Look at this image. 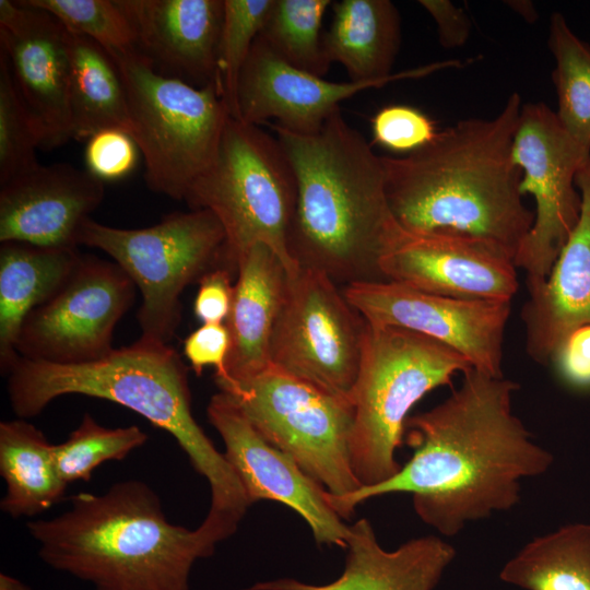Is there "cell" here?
Segmentation results:
<instances>
[{
  "instance_id": "obj_1",
  "label": "cell",
  "mask_w": 590,
  "mask_h": 590,
  "mask_svg": "<svg viewBox=\"0 0 590 590\" xmlns=\"http://www.w3.org/2000/svg\"><path fill=\"white\" fill-rule=\"evenodd\" d=\"M518 389L504 376L471 368L446 400L406 420L414 452L397 474L343 497L328 493L330 506L350 519L369 498L410 493L420 519L448 538L469 522L514 508L520 481L542 475L553 463L552 453L532 440L512 413Z\"/></svg>"
},
{
  "instance_id": "obj_2",
  "label": "cell",
  "mask_w": 590,
  "mask_h": 590,
  "mask_svg": "<svg viewBox=\"0 0 590 590\" xmlns=\"http://www.w3.org/2000/svg\"><path fill=\"white\" fill-rule=\"evenodd\" d=\"M521 107L514 92L492 119L460 120L410 154L381 156L399 225L410 233L472 238L515 260L534 222L512 160Z\"/></svg>"
},
{
  "instance_id": "obj_3",
  "label": "cell",
  "mask_w": 590,
  "mask_h": 590,
  "mask_svg": "<svg viewBox=\"0 0 590 590\" xmlns=\"http://www.w3.org/2000/svg\"><path fill=\"white\" fill-rule=\"evenodd\" d=\"M295 170L288 253L340 287L388 282L380 261L403 228L386 194L381 156L337 109L315 133L271 125Z\"/></svg>"
},
{
  "instance_id": "obj_4",
  "label": "cell",
  "mask_w": 590,
  "mask_h": 590,
  "mask_svg": "<svg viewBox=\"0 0 590 590\" xmlns=\"http://www.w3.org/2000/svg\"><path fill=\"white\" fill-rule=\"evenodd\" d=\"M70 500L61 515L26 527L43 562L95 590H189L194 562L226 540L204 521L193 530L170 523L157 494L139 480Z\"/></svg>"
},
{
  "instance_id": "obj_5",
  "label": "cell",
  "mask_w": 590,
  "mask_h": 590,
  "mask_svg": "<svg viewBox=\"0 0 590 590\" xmlns=\"http://www.w3.org/2000/svg\"><path fill=\"white\" fill-rule=\"evenodd\" d=\"M7 376L10 404L20 418L38 415L61 396L82 394L118 403L169 433L210 484L206 517L237 530L251 505L224 453L196 422L188 369L168 344L139 339L75 365L19 357Z\"/></svg>"
},
{
  "instance_id": "obj_6",
  "label": "cell",
  "mask_w": 590,
  "mask_h": 590,
  "mask_svg": "<svg viewBox=\"0 0 590 590\" xmlns=\"http://www.w3.org/2000/svg\"><path fill=\"white\" fill-rule=\"evenodd\" d=\"M472 367L459 352L429 337L367 322L351 402V460L362 486L380 484L401 469L396 459L411 409L429 391ZM361 486V487H362Z\"/></svg>"
},
{
  "instance_id": "obj_7",
  "label": "cell",
  "mask_w": 590,
  "mask_h": 590,
  "mask_svg": "<svg viewBox=\"0 0 590 590\" xmlns=\"http://www.w3.org/2000/svg\"><path fill=\"white\" fill-rule=\"evenodd\" d=\"M297 198L292 163L276 137L258 125L229 117L215 156L194 180L185 202L190 210H208L226 235L232 263L255 245L264 244L297 271L287 237Z\"/></svg>"
},
{
  "instance_id": "obj_8",
  "label": "cell",
  "mask_w": 590,
  "mask_h": 590,
  "mask_svg": "<svg viewBox=\"0 0 590 590\" xmlns=\"http://www.w3.org/2000/svg\"><path fill=\"white\" fill-rule=\"evenodd\" d=\"M108 54L123 83L148 187L184 201L214 158L232 117L217 84L197 87L163 74L137 47Z\"/></svg>"
},
{
  "instance_id": "obj_9",
  "label": "cell",
  "mask_w": 590,
  "mask_h": 590,
  "mask_svg": "<svg viewBox=\"0 0 590 590\" xmlns=\"http://www.w3.org/2000/svg\"><path fill=\"white\" fill-rule=\"evenodd\" d=\"M78 244L101 249L130 276L141 293L140 339L168 344L181 320L184 290L231 261L226 235L208 210L173 212L144 228H118L87 219Z\"/></svg>"
},
{
  "instance_id": "obj_10",
  "label": "cell",
  "mask_w": 590,
  "mask_h": 590,
  "mask_svg": "<svg viewBox=\"0 0 590 590\" xmlns=\"http://www.w3.org/2000/svg\"><path fill=\"white\" fill-rule=\"evenodd\" d=\"M215 384L268 441L290 455L329 495L343 497L362 486L351 460L350 401L273 366L244 380Z\"/></svg>"
},
{
  "instance_id": "obj_11",
  "label": "cell",
  "mask_w": 590,
  "mask_h": 590,
  "mask_svg": "<svg viewBox=\"0 0 590 590\" xmlns=\"http://www.w3.org/2000/svg\"><path fill=\"white\" fill-rule=\"evenodd\" d=\"M366 331L342 287L320 271L298 268L273 329L271 366L351 402Z\"/></svg>"
},
{
  "instance_id": "obj_12",
  "label": "cell",
  "mask_w": 590,
  "mask_h": 590,
  "mask_svg": "<svg viewBox=\"0 0 590 590\" xmlns=\"http://www.w3.org/2000/svg\"><path fill=\"white\" fill-rule=\"evenodd\" d=\"M590 153L564 130L544 103L522 104L512 142L521 169L520 193L535 199L533 225L514 260L527 274V287L543 283L577 225L581 197L576 176Z\"/></svg>"
},
{
  "instance_id": "obj_13",
  "label": "cell",
  "mask_w": 590,
  "mask_h": 590,
  "mask_svg": "<svg viewBox=\"0 0 590 590\" xmlns=\"http://www.w3.org/2000/svg\"><path fill=\"white\" fill-rule=\"evenodd\" d=\"M135 285L115 262L82 255L61 287L25 318L20 357L58 365L93 362L113 350V332L134 298Z\"/></svg>"
},
{
  "instance_id": "obj_14",
  "label": "cell",
  "mask_w": 590,
  "mask_h": 590,
  "mask_svg": "<svg viewBox=\"0 0 590 590\" xmlns=\"http://www.w3.org/2000/svg\"><path fill=\"white\" fill-rule=\"evenodd\" d=\"M342 291L368 323L429 337L462 354L474 369L504 376L503 343L510 302L452 298L394 282L354 283Z\"/></svg>"
},
{
  "instance_id": "obj_15",
  "label": "cell",
  "mask_w": 590,
  "mask_h": 590,
  "mask_svg": "<svg viewBox=\"0 0 590 590\" xmlns=\"http://www.w3.org/2000/svg\"><path fill=\"white\" fill-rule=\"evenodd\" d=\"M206 415L250 505L279 502L306 521L319 545L346 548L350 526L330 506L328 492L290 455L268 441L234 399L219 391L210 399Z\"/></svg>"
},
{
  "instance_id": "obj_16",
  "label": "cell",
  "mask_w": 590,
  "mask_h": 590,
  "mask_svg": "<svg viewBox=\"0 0 590 590\" xmlns=\"http://www.w3.org/2000/svg\"><path fill=\"white\" fill-rule=\"evenodd\" d=\"M0 50L36 125L40 149L72 139L66 27L46 11L0 0Z\"/></svg>"
},
{
  "instance_id": "obj_17",
  "label": "cell",
  "mask_w": 590,
  "mask_h": 590,
  "mask_svg": "<svg viewBox=\"0 0 590 590\" xmlns=\"http://www.w3.org/2000/svg\"><path fill=\"white\" fill-rule=\"evenodd\" d=\"M514 260L463 236L403 229L380 261L388 282L459 299L511 302L518 291Z\"/></svg>"
},
{
  "instance_id": "obj_18",
  "label": "cell",
  "mask_w": 590,
  "mask_h": 590,
  "mask_svg": "<svg viewBox=\"0 0 590 590\" xmlns=\"http://www.w3.org/2000/svg\"><path fill=\"white\" fill-rule=\"evenodd\" d=\"M104 193V181L86 168L38 163L0 185V241L78 248L80 229Z\"/></svg>"
},
{
  "instance_id": "obj_19",
  "label": "cell",
  "mask_w": 590,
  "mask_h": 590,
  "mask_svg": "<svg viewBox=\"0 0 590 590\" xmlns=\"http://www.w3.org/2000/svg\"><path fill=\"white\" fill-rule=\"evenodd\" d=\"M390 81L333 82L295 68L257 37L241 70L237 88V119L260 125L268 119L291 132H317L340 103Z\"/></svg>"
},
{
  "instance_id": "obj_20",
  "label": "cell",
  "mask_w": 590,
  "mask_h": 590,
  "mask_svg": "<svg viewBox=\"0 0 590 590\" xmlns=\"http://www.w3.org/2000/svg\"><path fill=\"white\" fill-rule=\"evenodd\" d=\"M137 49L163 74L193 86L216 83L224 0H116Z\"/></svg>"
},
{
  "instance_id": "obj_21",
  "label": "cell",
  "mask_w": 590,
  "mask_h": 590,
  "mask_svg": "<svg viewBox=\"0 0 590 590\" xmlns=\"http://www.w3.org/2000/svg\"><path fill=\"white\" fill-rule=\"evenodd\" d=\"M581 197L577 225L546 280L529 291L521 309L528 355L541 365L551 363L563 340L590 323V157L576 176Z\"/></svg>"
},
{
  "instance_id": "obj_22",
  "label": "cell",
  "mask_w": 590,
  "mask_h": 590,
  "mask_svg": "<svg viewBox=\"0 0 590 590\" xmlns=\"http://www.w3.org/2000/svg\"><path fill=\"white\" fill-rule=\"evenodd\" d=\"M346 550L343 573L332 582L310 585L281 578L244 590H434L456 556L455 547L435 535L387 551L366 518L350 526Z\"/></svg>"
},
{
  "instance_id": "obj_23",
  "label": "cell",
  "mask_w": 590,
  "mask_h": 590,
  "mask_svg": "<svg viewBox=\"0 0 590 590\" xmlns=\"http://www.w3.org/2000/svg\"><path fill=\"white\" fill-rule=\"evenodd\" d=\"M290 273L267 245L252 246L238 261L225 324L231 347L226 375L214 381L244 380L271 366L270 342Z\"/></svg>"
},
{
  "instance_id": "obj_24",
  "label": "cell",
  "mask_w": 590,
  "mask_h": 590,
  "mask_svg": "<svg viewBox=\"0 0 590 590\" xmlns=\"http://www.w3.org/2000/svg\"><path fill=\"white\" fill-rule=\"evenodd\" d=\"M331 7L333 17L323 34V50L330 64L343 66L350 81L415 79L460 64L435 62L392 73L401 43V20L396 5L389 0H341Z\"/></svg>"
},
{
  "instance_id": "obj_25",
  "label": "cell",
  "mask_w": 590,
  "mask_h": 590,
  "mask_svg": "<svg viewBox=\"0 0 590 590\" xmlns=\"http://www.w3.org/2000/svg\"><path fill=\"white\" fill-rule=\"evenodd\" d=\"M81 256L78 248L1 243L0 368L5 376L20 357L16 342L26 316L61 287Z\"/></svg>"
},
{
  "instance_id": "obj_26",
  "label": "cell",
  "mask_w": 590,
  "mask_h": 590,
  "mask_svg": "<svg viewBox=\"0 0 590 590\" xmlns=\"http://www.w3.org/2000/svg\"><path fill=\"white\" fill-rule=\"evenodd\" d=\"M52 447L25 418L0 423V474L7 487L0 502L3 512L34 517L62 498L68 484L59 475Z\"/></svg>"
},
{
  "instance_id": "obj_27",
  "label": "cell",
  "mask_w": 590,
  "mask_h": 590,
  "mask_svg": "<svg viewBox=\"0 0 590 590\" xmlns=\"http://www.w3.org/2000/svg\"><path fill=\"white\" fill-rule=\"evenodd\" d=\"M69 111L72 139L82 141L106 129L131 135L123 83L108 51L94 40L68 32Z\"/></svg>"
},
{
  "instance_id": "obj_28",
  "label": "cell",
  "mask_w": 590,
  "mask_h": 590,
  "mask_svg": "<svg viewBox=\"0 0 590 590\" xmlns=\"http://www.w3.org/2000/svg\"><path fill=\"white\" fill-rule=\"evenodd\" d=\"M499 578L524 590H590V524L569 523L534 538Z\"/></svg>"
},
{
  "instance_id": "obj_29",
  "label": "cell",
  "mask_w": 590,
  "mask_h": 590,
  "mask_svg": "<svg viewBox=\"0 0 590 590\" xmlns=\"http://www.w3.org/2000/svg\"><path fill=\"white\" fill-rule=\"evenodd\" d=\"M548 48L555 60L556 117L571 139L590 153V45L574 33L562 13L554 12Z\"/></svg>"
},
{
  "instance_id": "obj_30",
  "label": "cell",
  "mask_w": 590,
  "mask_h": 590,
  "mask_svg": "<svg viewBox=\"0 0 590 590\" xmlns=\"http://www.w3.org/2000/svg\"><path fill=\"white\" fill-rule=\"evenodd\" d=\"M330 5L331 0H273L259 37L291 66L323 78L331 64L321 25Z\"/></svg>"
},
{
  "instance_id": "obj_31",
  "label": "cell",
  "mask_w": 590,
  "mask_h": 590,
  "mask_svg": "<svg viewBox=\"0 0 590 590\" xmlns=\"http://www.w3.org/2000/svg\"><path fill=\"white\" fill-rule=\"evenodd\" d=\"M146 440V433L135 425L105 427L85 413L68 439L54 445L52 452L59 475L67 484L87 482L98 465L125 459Z\"/></svg>"
},
{
  "instance_id": "obj_32",
  "label": "cell",
  "mask_w": 590,
  "mask_h": 590,
  "mask_svg": "<svg viewBox=\"0 0 590 590\" xmlns=\"http://www.w3.org/2000/svg\"><path fill=\"white\" fill-rule=\"evenodd\" d=\"M272 2L273 0H224L216 82L231 116L236 119L239 76Z\"/></svg>"
},
{
  "instance_id": "obj_33",
  "label": "cell",
  "mask_w": 590,
  "mask_h": 590,
  "mask_svg": "<svg viewBox=\"0 0 590 590\" xmlns=\"http://www.w3.org/2000/svg\"><path fill=\"white\" fill-rule=\"evenodd\" d=\"M40 146L36 125L0 50V185L36 166L35 151Z\"/></svg>"
},
{
  "instance_id": "obj_34",
  "label": "cell",
  "mask_w": 590,
  "mask_h": 590,
  "mask_svg": "<svg viewBox=\"0 0 590 590\" xmlns=\"http://www.w3.org/2000/svg\"><path fill=\"white\" fill-rule=\"evenodd\" d=\"M54 15L68 32L90 38L107 51L135 47L131 25L116 0H22Z\"/></svg>"
},
{
  "instance_id": "obj_35",
  "label": "cell",
  "mask_w": 590,
  "mask_h": 590,
  "mask_svg": "<svg viewBox=\"0 0 590 590\" xmlns=\"http://www.w3.org/2000/svg\"><path fill=\"white\" fill-rule=\"evenodd\" d=\"M374 143L394 153L410 154L430 143L438 131L420 109L405 105L381 108L371 118Z\"/></svg>"
},
{
  "instance_id": "obj_36",
  "label": "cell",
  "mask_w": 590,
  "mask_h": 590,
  "mask_svg": "<svg viewBox=\"0 0 590 590\" xmlns=\"http://www.w3.org/2000/svg\"><path fill=\"white\" fill-rule=\"evenodd\" d=\"M139 148L126 131L106 129L86 140V169L102 181L129 175L138 163Z\"/></svg>"
},
{
  "instance_id": "obj_37",
  "label": "cell",
  "mask_w": 590,
  "mask_h": 590,
  "mask_svg": "<svg viewBox=\"0 0 590 590\" xmlns=\"http://www.w3.org/2000/svg\"><path fill=\"white\" fill-rule=\"evenodd\" d=\"M231 347L229 332L225 323H202L184 341V354L191 368L200 375L204 367L215 368L214 377L226 375V362Z\"/></svg>"
},
{
  "instance_id": "obj_38",
  "label": "cell",
  "mask_w": 590,
  "mask_h": 590,
  "mask_svg": "<svg viewBox=\"0 0 590 590\" xmlns=\"http://www.w3.org/2000/svg\"><path fill=\"white\" fill-rule=\"evenodd\" d=\"M551 363L565 384L590 389V323L573 330L555 351Z\"/></svg>"
},
{
  "instance_id": "obj_39",
  "label": "cell",
  "mask_w": 590,
  "mask_h": 590,
  "mask_svg": "<svg viewBox=\"0 0 590 590\" xmlns=\"http://www.w3.org/2000/svg\"><path fill=\"white\" fill-rule=\"evenodd\" d=\"M237 274L226 268L211 271L199 284L193 312L202 323H224L231 309L234 279Z\"/></svg>"
},
{
  "instance_id": "obj_40",
  "label": "cell",
  "mask_w": 590,
  "mask_h": 590,
  "mask_svg": "<svg viewBox=\"0 0 590 590\" xmlns=\"http://www.w3.org/2000/svg\"><path fill=\"white\" fill-rule=\"evenodd\" d=\"M418 3L435 21L442 47L458 48L467 43L471 21L461 8L449 0H420Z\"/></svg>"
},
{
  "instance_id": "obj_41",
  "label": "cell",
  "mask_w": 590,
  "mask_h": 590,
  "mask_svg": "<svg viewBox=\"0 0 590 590\" xmlns=\"http://www.w3.org/2000/svg\"><path fill=\"white\" fill-rule=\"evenodd\" d=\"M506 5L520 15L526 22L534 23L538 20V11L532 1L529 0H507Z\"/></svg>"
},
{
  "instance_id": "obj_42",
  "label": "cell",
  "mask_w": 590,
  "mask_h": 590,
  "mask_svg": "<svg viewBox=\"0 0 590 590\" xmlns=\"http://www.w3.org/2000/svg\"><path fill=\"white\" fill-rule=\"evenodd\" d=\"M0 590H32L28 586L7 574L0 575Z\"/></svg>"
}]
</instances>
